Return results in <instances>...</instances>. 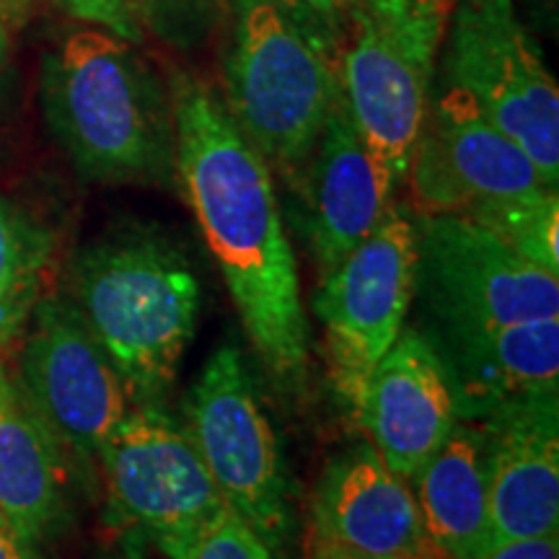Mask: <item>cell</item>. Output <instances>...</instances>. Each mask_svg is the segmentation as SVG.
<instances>
[{"mask_svg": "<svg viewBox=\"0 0 559 559\" xmlns=\"http://www.w3.org/2000/svg\"><path fill=\"white\" fill-rule=\"evenodd\" d=\"M169 94L181 192L251 347L277 381L296 386L309 366V321L272 169L200 79L177 73Z\"/></svg>", "mask_w": 559, "mask_h": 559, "instance_id": "obj_1", "label": "cell"}, {"mask_svg": "<svg viewBox=\"0 0 559 559\" xmlns=\"http://www.w3.org/2000/svg\"><path fill=\"white\" fill-rule=\"evenodd\" d=\"M41 109L81 177L171 187V94L128 39L79 29L41 62Z\"/></svg>", "mask_w": 559, "mask_h": 559, "instance_id": "obj_2", "label": "cell"}, {"mask_svg": "<svg viewBox=\"0 0 559 559\" xmlns=\"http://www.w3.org/2000/svg\"><path fill=\"white\" fill-rule=\"evenodd\" d=\"M73 309L135 404H164L200 317V280L158 226L111 230L70 270Z\"/></svg>", "mask_w": 559, "mask_h": 559, "instance_id": "obj_3", "label": "cell"}, {"mask_svg": "<svg viewBox=\"0 0 559 559\" xmlns=\"http://www.w3.org/2000/svg\"><path fill=\"white\" fill-rule=\"evenodd\" d=\"M456 0H345L342 102L396 187L430 107L438 50Z\"/></svg>", "mask_w": 559, "mask_h": 559, "instance_id": "obj_4", "label": "cell"}, {"mask_svg": "<svg viewBox=\"0 0 559 559\" xmlns=\"http://www.w3.org/2000/svg\"><path fill=\"white\" fill-rule=\"evenodd\" d=\"M236 45L226 62V109L270 169L304 174L340 83L321 47L283 5L239 0Z\"/></svg>", "mask_w": 559, "mask_h": 559, "instance_id": "obj_5", "label": "cell"}, {"mask_svg": "<svg viewBox=\"0 0 559 559\" xmlns=\"http://www.w3.org/2000/svg\"><path fill=\"white\" fill-rule=\"evenodd\" d=\"M445 29L451 86L464 91L557 190L559 88L513 0H456Z\"/></svg>", "mask_w": 559, "mask_h": 559, "instance_id": "obj_6", "label": "cell"}, {"mask_svg": "<svg viewBox=\"0 0 559 559\" xmlns=\"http://www.w3.org/2000/svg\"><path fill=\"white\" fill-rule=\"evenodd\" d=\"M111 526L179 555L226 510L185 423L164 404H135L99 449Z\"/></svg>", "mask_w": 559, "mask_h": 559, "instance_id": "obj_7", "label": "cell"}, {"mask_svg": "<svg viewBox=\"0 0 559 559\" xmlns=\"http://www.w3.org/2000/svg\"><path fill=\"white\" fill-rule=\"evenodd\" d=\"M425 330H481L559 313V275L466 215L415 213Z\"/></svg>", "mask_w": 559, "mask_h": 559, "instance_id": "obj_8", "label": "cell"}, {"mask_svg": "<svg viewBox=\"0 0 559 559\" xmlns=\"http://www.w3.org/2000/svg\"><path fill=\"white\" fill-rule=\"evenodd\" d=\"M185 428L226 506L275 547L290 528L277 432L234 345L218 347L185 396Z\"/></svg>", "mask_w": 559, "mask_h": 559, "instance_id": "obj_9", "label": "cell"}, {"mask_svg": "<svg viewBox=\"0 0 559 559\" xmlns=\"http://www.w3.org/2000/svg\"><path fill=\"white\" fill-rule=\"evenodd\" d=\"M417 283L415 213L391 205L383 221L321 277L317 317L340 396L358 409L368 376L404 330Z\"/></svg>", "mask_w": 559, "mask_h": 559, "instance_id": "obj_10", "label": "cell"}, {"mask_svg": "<svg viewBox=\"0 0 559 559\" xmlns=\"http://www.w3.org/2000/svg\"><path fill=\"white\" fill-rule=\"evenodd\" d=\"M29 321L19 383L62 453L91 464L128 415V389L73 304L39 298Z\"/></svg>", "mask_w": 559, "mask_h": 559, "instance_id": "obj_11", "label": "cell"}, {"mask_svg": "<svg viewBox=\"0 0 559 559\" xmlns=\"http://www.w3.org/2000/svg\"><path fill=\"white\" fill-rule=\"evenodd\" d=\"M407 181L417 213H456L485 200L551 190L531 158L456 86L428 107Z\"/></svg>", "mask_w": 559, "mask_h": 559, "instance_id": "obj_12", "label": "cell"}, {"mask_svg": "<svg viewBox=\"0 0 559 559\" xmlns=\"http://www.w3.org/2000/svg\"><path fill=\"white\" fill-rule=\"evenodd\" d=\"M355 412L383 461L409 481L461 419V402L449 366L412 326L368 376Z\"/></svg>", "mask_w": 559, "mask_h": 559, "instance_id": "obj_13", "label": "cell"}, {"mask_svg": "<svg viewBox=\"0 0 559 559\" xmlns=\"http://www.w3.org/2000/svg\"><path fill=\"white\" fill-rule=\"evenodd\" d=\"M474 423H481L487 438L489 519L495 544L557 534V391L508 400Z\"/></svg>", "mask_w": 559, "mask_h": 559, "instance_id": "obj_14", "label": "cell"}, {"mask_svg": "<svg viewBox=\"0 0 559 559\" xmlns=\"http://www.w3.org/2000/svg\"><path fill=\"white\" fill-rule=\"evenodd\" d=\"M396 181L355 130L345 102H334L304 169V230L319 277H326L389 213Z\"/></svg>", "mask_w": 559, "mask_h": 559, "instance_id": "obj_15", "label": "cell"}, {"mask_svg": "<svg viewBox=\"0 0 559 559\" xmlns=\"http://www.w3.org/2000/svg\"><path fill=\"white\" fill-rule=\"evenodd\" d=\"M311 513L313 534L345 547L404 557L432 551L409 481L370 440L349 445L324 466Z\"/></svg>", "mask_w": 559, "mask_h": 559, "instance_id": "obj_16", "label": "cell"}, {"mask_svg": "<svg viewBox=\"0 0 559 559\" xmlns=\"http://www.w3.org/2000/svg\"><path fill=\"white\" fill-rule=\"evenodd\" d=\"M456 383L461 419L559 386V317L481 330H425Z\"/></svg>", "mask_w": 559, "mask_h": 559, "instance_id": "obj_17", "label": "cell"}, {"mask_svg": "<svg viewBox=\"0 0 559 559\" xmlns=\"http://www.w3.org/2000/svg\"><path fill=\"white\" fill-rule=\"evenodd\" d=\"M430 547L451 559L492 549L487 438L481 423L459 419L438 451L409 479Z\"/></svg>", "mask_w": 559, "mask_h": 559, "instance_id": "obj_18", "label": "cell"}, {"mask_svg": "<svg viewBox=\"0 0 559 559\" xmlns=\"http://www.w3.org/2000/svg\"><path fill=\"white\" fill-rule=\"evenodd\" d=\"M0 515L39 544L66 523V453L0 362Z\"/></svg>", "mask_w": 559, "mask_h": 559, "instance_id": "obj_19", "label": "cell"}, {"mask_svg": "<svg viewBox=\"0 0 559 559\" xmlns=\"http://www.w3.org/2000/svg\"><path fill=\"white\" fill-rule=\"evenodd\" d=\"M50 257V234L0 194V355L24 337Z\"/></svg>", "mask_w": 559, "mask_h": 559, "instance_id": "obj_20", "label": "cell"}, {"mask_svg": "<svg viewBox=\"0 0 559 559\" xmlns=\"http://www.w3.org/2000/svg\"><path fill=\"white\" fill-rule=\"evenodd\" d=\"M466 218L492 230L523 260L559 275V198L557 190H536L515 198L485 200L466 210Z\"/></svg>", "mask_w": 559, "mask_h": 559, "instance_id": "obj_21", "label": "cell"}, {"mask_svg": "<svg viewBox=\"0 0 559 559\" xmlns=\"http://www.w3.org/2000/svg\"><path fill=\"white\" fill-rule=\"evenodd\" d=\"M143 29L177 50H198L218 32L228 0H138Z\"/></svg>", "mask_w": 559, "mask_h": 559, "instance_id": "obj_22", "label": "cell"}, {"mask_svg": "<svg viewBox=\"0 0 559 559\" xmlns=\"http://www.w3.org/2000/svg\"><path fill=\"white\" fill-rule=\"evenodd\" d=\"M171 559H272L267 542L226 508Z\"/></svg>", "mask_w": 559, "mask_h": 559, "instance_id": "obj_23", "label": "cell"}, {"mask_svg": "<svg viewBox=\"0 0 559 559\" xmlns=\"http://www.w3.org/2000/svg\"><path fill=\"white\" fill-rule=\"evenodd\" d=\"M68 16L99 24L128 41L143 39V21H140L138 0H52Z\"/></svg>", "mask_w": 559, "mask_h": 559, "instance_id": "obj_24", "label": "cell"}, {"mask_svg": "<svg viewBox=\"0 0 559 559\" xmlns=\"http://www.w3.org/2000/svg\"><path fill=\"white\" fill-rule=\"evenodd\" d=\"M481 559H559L557 534L528 536V539H513L492 544Z\"/></svg>", "mask_w": 559, "mask_h": 559, "instance_id": "obj_25", "label": "cell"}, {"mask_svg": "<svg viewBox=\"0 0 559 559\" xmlns=\"http://www.w3.org/2000/svg\"><path fill=\"white\" fill-rule=\"evenodd\" d=\"M309 559H425V557H404V555H373V551H362L345 547V544L330 542L324 536L313 534L309 544Z\"/></svg>", "mask_w": 559, "mask_h": 559, "instance_id": "obj_26", "label": "cell"}, {"mask_svg": "<svg viewBox=\"0 0 559 559\" xmlns=\"http://www.w3.org/2000/svg\"><path fill=\"white\" fill-rule=\"evenodd\" d=\"M0 559H41L37 544L21 536L3 515H0Z\"/></svg>", "mask_w": 559, "mask_h": 559, "instance_id": "obj_27", "label": "cell"}, {"mask_svg": "<svg viewBox=\"0 0 559 559\" xmlns=\"http://www.w3.org/2000/svg\"><path fill=\"white\" fill-rule=\"evenodd\" d=\"M9 70H11V41H9V32H5V24L0 21V104L5 99Z\"/></svg>", "mask_w": 559, "mask_h": 559, "instance_id": "obj_28", "label": "cell"}, {"mask_svg": "<svg viewBox=\"0 0 559 559\" xmlns=\"http://www.w3.org/2000/svg\"><path fill=\"white\" fill-rule=\"evenodd\" d=\"M300 3H304L306 9L317 11L319 16H337L342 5H345V0H300Z\"/></svg>", "mask_w": 559, "mask_h": 559, "instance_id": "obj_29", "label": "cell"}, {"mask_svg": "<svg viewBox=\"0 0 559 559\" xmlns=\"http://www.w3.org/2000/svg\"><path fill=\"white\" fill-rule=\"evenodd\" d=\"M272 3H277V5H283L285 11L288 13H293V16H296V13H300L306 9L304 3H300V0H272Z\"/></svg>", "mask_w": 559, "mask_h": 559, "instance_id": "obj_30", "label": "cell"}, {"mask_svg": "<svg viewBox=\"0 0 559 559\" xmlns=\"http://www.w3.org/2000/svg\"><path fill=\"white\" fill-rule=\"evenodd\" d=\"M425 559H451V557L440 555V551H436V549H432V551H430V555H428V557H425Z\"/></svg>", "mask_w": 559, "mask_h": 559, "instance_id": "obj_31", "label": "cell"}]
</instances>
